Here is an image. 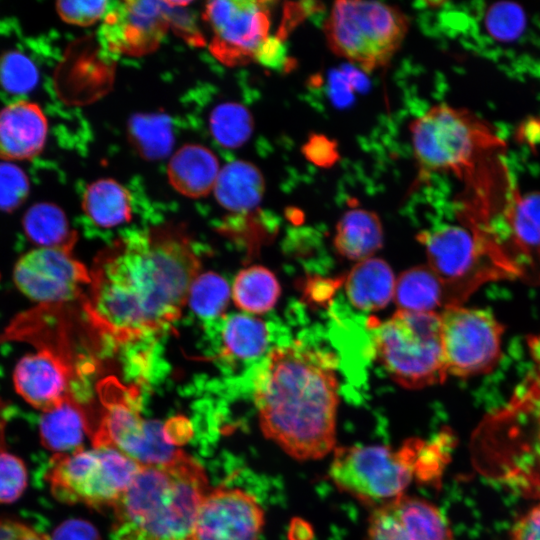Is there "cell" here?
Here are the masks:
<instances>
[{"instance_id": "ba28073f", "label": "cell", "mask_w": 540, "mask_h": 540, "mask_svg": "<svg viewBox=\"0 0 540 540\" xmlns=\"http://www.w3.org/2000/svg\"><path fill=\"white\" fill-rule=\"evenodd\" d=\"M36 351L23 356L13 371L16 392L32 407L49 411L66 399L80 401L88 364L75 360L64 321L37 327L26 338Z\"/></svg>"}, {"instance_id": "7a4b0ae2", "label": "cell", "mask_w": 540, "mask_h": 540, "mask_svg": "<svg viewBox=\"0 0 540 540\" xmlns=\"http://www.w3.org/2000/svg\"><path fill=\"white\" fill-rule=\"evenodd\" d=\"M334 355L302 341L272 348L252 372L263 435L298 461L336 448L339 382Z\"/></svg>"}, {"instance_id": "d4e9b609", "label": "cell", "mask_w": 540, "mask_h": 540, "mask_svg": "<svg viewBox=\"0 0 540 540\" xmlns=\"http://www.w3.org/2000/svg\"><path fill=\"white\" fill-rule=\"evenodd\" d=\"M394 302L398 310L436 312L451 306L445 284L428 265L403 271L396 279Z\"/></svg>"}, {"instance_id": "7c38bea8", "label": "cell", "mask_w": 540, "mask_h": 540, "mask_svg": "<svg viewBox=\"0 0 540 540\" xmlns=\"http://www.w3.org/2000/svg\"><path fill=\"white\" fill-rule=\"evenodd\" d=\"M447 374L468 378L491 372L501 357L504 327L479 308L454 305L440 313Z\"/></svg>"}, {"instance_id": "9a60e30c", "label": "cell", "mask_w": 540, "mask_h": 540, "mask_svg": "<svg viewBox=\"0 0 540 540\" xmlns=\"http://www.w3.org/2000/svg\"><path fill=\"white\" fill-rule=\"evenodd\" d=\"M171 1L114 2L100 28V42L113 54L142 56L154 51L172 25Z\"/></svg>"}, {"instance_id": "cb8c5ba5", "label": "cell", "mask_w": 540, "mask_h": 540, "mask_svg": "<svg viewBox=\"0 0 540 540\" xmlns=\"http://www.w3.org/2000/svg\"><path fill=\"white\" fill-rule=\"evenodd\" d=\"M383 240L379 216L368 209L352 208L338 221L333 243L341 256L360 262L371 258L382 247Z\"/></svg>"}, {"instance_id": "8d00e7d4", "label": "cell", "mask_w": 540, "mask_h": 540, "mask_svg": "<svg viewBox=\"0 0 540 540\" xmlns=\"http://www.w3.org/2000/svg\"><path fill=\"white\" fill-rule=\"evenodd\" d=\"M49 540H100V536L89 522L71 519L61 523Z\"/></svg>"}, {"instance_id": "5bb4252c", "label": "cell", "mask_w": 540, "mask_h": 540, "mask_svg": "<svg viewBox=\"0 0 540 540\" xmlns=\"http://www.w3.org/2000/svg\"><path fill=\"white\" fill-rule=\"evenodd\" d=\"M204 19L213 31L211 51L227 65L255 60L269 37L270 9L267 3L250 0L208 2Z\"/></svg>"}, {"instance_id": "60d3db41", "label": "cell", "mask_w": 540, "mask_h": 540, "mask_svg": "<svg viewBox=\"0 0 540 540\" xmlns=\"http://www.w3.org/2000/svg\"><path fill=\"white\" fill-rule=\"evenodd\" d=\"M306 155L311 161L316 164L327 165L332 163L333 145L325 137L316 136L311 139L306 146Z\"/></svg>"}, {"instance_id": "ac0fdd59", "label": "cell", "mask_w": 540, "mask_h": 540, "mask_svg": "<svg viewBox=\"0 0 540 540\" xmlns=\"http://www.w3.org/2000/svg\"><path fill=\"white\" fill-rule=\"evenodd\" d=\"M206 358L224 370L262 360L271 350L268 323L247 314L222 315L204 322Z\"/></svg>"}, {"instance_id": "d6a6232c", "label": "cell", "mask_w": 540, "mask_h": 540, "mask_svg": "<svg viewBox=\"0 0 540 540\" xmlns=\"http://www.w3.org/2000/svg\"><path fill=\"white\" fill-rule=\"evenodd\" d=\"M39 73L25 54L10 51L0 57V86L11 94H25L34 89Z\"/></svg>"}, {"instance_id": "603a6c76", "label": "cell", "mask_w": 540, "mask_h": 540, "mask_svg": "<svg viewBox=\"0 0 540 540\" xmlns=\"http://www.w3.org/2000/svg\"><path fill=\"white\" fill-rule=\"evenodd\" d=\"M90 431L84 407L73 397L43 412L39 422L42 445L56 454H67L82 449L83 441Z\"/></svg>"}, {"instance_id": "8fae6325", "label": "cell", "mask_w": 540, "mask_h": 540, "mask_svg": "<svg viewBox=\"0 0 540 540\" xmlns=\"http://www.w3.org/2000/svg\"><path fill=\"white\" fill-rule=\"evenodd\" d=\"M417 238L425 247L427 265L445 284L451 306L461 305L487 281L506 279L467 226L445 224Z\"/></svg>"}, {"instance_id": "d590c367", "label": "cell", "mask_w": 540, "mask_h": 540, "mask_svg": "<svg viewBox=\"0 0 540 540\" xmlns=\"http://www.w3.org/2000/svg\"><path fill=\"white\" fill-rule=\"evenodd\" d=\"M114 2L110 1H59L56 10L60 18L69 24L89 26L105 18Z\"/></svg>"}, {"instance_id": "7402d4cb", "label": "cell", "mask_w": 540, "mask_h": 540, "mask_svg": "<svg viewBox=\"0 0 540 540\" xmlns=\"http://www.w3.org/2000/svg\"><path fill=\"white\" fill-rule=\"evenodd\" d=\"M213 190L223 208L232 213L245 214L260 204L265 192V180L253 163L236 160L220 170Z\"/></svg>"}, {"instance_id": "52a82bcc", "label": "cell", "mask_w": 540, "mask_h": 540, "mask_svg": "<svg viewBox=\"0 0 540 540\" xmlns=\"http://www.w3.org/2000/svg\"><path fill=\"white\" fill-rule=\"evenodd\" d=\"M423 440L399 448L350 445L334 449L329 467L333 484L358 501L376 507L402 494L413 478L420 480Z\"/></svg>"}, {"instance_id": "484cf974", "label": "cell", "mask_w": 540, "mask_h": 540, "mask_svg": "<svg viewBox=\"0 0 540 540\" xmlns=\"http://www.w3.org/2000/svg\"><path fill=\"white\" fill-rule=\"evenodd\" d=\"M82 208L93 226L112 230L133 219L129 191L113 179H99L89 184L83 194Z\"/></svg>"}, {"instance_id": "e0dca14e", "label": "cell", "mask_w": 540, "mask_h": 540, "mask_svg": "<svg viewBox=\"0 0 540 540\" xmlns=\"http://www.w3.org/2000/svg\"><path fill=\"white\" fill-rule=\"evenodd\" d=\"M366 540H452L451 527L433 503L405 493L373 508Z\"/></svg>"}, {"instance_id": "5b68a950", "label": "cell", "mask_w": 540, "mask_h": 540, "mask_svg": "<svg viewBox=\"0 0 540 540\" xmlns=\"http://www.w3.org/2000/svg\"><path fill=\"white\" fill-rule=\"evenodd\" d=\"M372 328L374 354L397 384L422 389L446 380L438 312L397 310Z\"/></svg>"}, {"instance_id": "1f68e13d", "label": "cell", "mask_w": 540, "mask_h": 540, "mask_svg": "<svg viewBox=\"0 0 540 540\" xmlns=\"http://www.w3.org/2000/svg\"><path fill=\"white\" fill-rule=\"evenodd\" d=\"M484 26L494 40L510 42L523 33L526 15L523 8L514 2H496L487 9Z\"/></svg>"}, {"instance_id": "74e56055", "label": "cell", "mask_w": 540, "mask_h": 540, "mask_svg": "<svg viewBox=\"0 0 540 540\" xmlns=\"http://www.w3.org/2000/svg\"><path fill=\"white\" fill-rule=\"evenodd\" d=\"M510 540H540V505L531 508L515 522Z\"/></svg>"}, {"instance_id": "4316f807", "label": "cell", "mask_w": 540, "mask_h": 540, "mask_svg": "<svg viewBox=\"0 0 540 540\" xmlns=\"http://www.w3.org/2000/svg\"><path fill=\"white\" fill-rule=\"evenodd\" d=\"M22 227L28 240L38 248H73L77 234L70 228L64 211L49 202L32 205L23 215Z\"/></svg>"}, {"instance_id": "9c48e42d", "label": "cell", "mask_w": 540, "mask_h": 540, "mask_svg": "<svg viewBox=\"0 0 540 540\" xmlns=\"http://www.w3.org/2000/svg\"><path fill=\"white\" fill-rule=\"evenodd\" d=\"M141 466L116 448L93 446L56 454L46 473L52 495L61 502L114 507Z\"/></svg>"}, {"instance_id": "7bdbcfd3", "label": "cell", "mask_w": 540, "mask_h": 540, "mask_svg": "<svg viewBox=\"0 0 540 540\" xmlns=\"http://www.w3.org/2000/svg\"><path fill=\"white\" fill-rule=\"evenodd\" d=\"M534 403L538 406V410L536 411L537 413V418H536V422H537V426H536V434H535V438L536 440L540 443V400L538 401H534Z\"/></svg>"}, {"instance_id": "4dcf8cb0", "label": "cell", "mask_w": 540, "mask_h": 540, "mask_svg": "<svg viewBox=\"0 0 540 540\" xmlns=\"http://www.w3.org/2000/svg\"><path fill=\"white\" fill-rule=\"evenodd\" d=\"M209 123L214 139L228 148L244 144L253 131L250 112L243 105L233 102L217 105L211 112Z\"/></svg>"}, {"instance_id": "4fadbf2b", "label": "cell", "mask_w": 540, "mask_h": 540, "mask_svg": "<svg viewBox=\"0 0 540 540\" xmlns=\"http://www.w3.org/2000/svg\"><path fill=\"white\" fill-rule=\"evenodd\" d=\"M73 248H36L22 255L13 268L19 291L40 305L82 300L90 271L72 254Z\"/></svg>"}, {"instance_id": "f35d334b", "label": "cell", "mask_w": 540, "mask_h": 540, "mask_svg": "<svg viewBox=\"0 0 540 540\" xmlns=\"http://www.w3.org/2000/svg\"><path fill=\"white\" fill-rule=\"evenodd\" d=\"M286 49L281 40L268 37L258 49L255 60L270 68L278 69L285 65Z\"/></svg>"}, {"instance_id": "f1b7e54d", "label": "cell", "mask_w": 540, "mask_h": 540, "mask_svg": "<svg viewBox=\"0 0 540 540\" xmlns=\"http://www.w3.org/2000/svg\"><path fill=\"white\" fill-rule=\"evenodd\" d=\"M128 139L145 160L165 158L172 150L174 135L171 118L163 113H136L127 124Z\"/></svg>"}, {"instance_id": "8992f818", "label": "cell", "mask_w": 540, "mask_h": 540, "mask_svg": "<svg viewBox=\"0 0 540 540\" xmlns=\"http://www.w3.org/2000/svg\"><path fill=\"white\" fill-rule=\"evenodd\" d=\"M408 30L409 19L400 8L378 1H336L324 23L331 51L366 72L387 65Z\"/></svg>"}, {"instance_id": "44dd1931", "label": "cell", "mask_w": 540, "mask_h": 540, "mask_svg": "<svg viewBox=\"0 0 540 540\" xmlns=\"http://www.w3.org/2000/svg\"><path fill=\"white\" fill-rule=\"evenodd\" d=\"M396 278L383 259L371 257L358 262L345 279L350 303L362 311H377L394 298Z\"/></svg>"}, {"instance_id": "277c9868", "label": "cell", "mask_w": 540, "mask_h": 540, "mask_svg": "<svg viewBox=\"0 0 540 540\" xmlns=\"http://www.w3.org/2000/svg\"><path fill=\"white\" fill-rule=\"evenodd\" d=\"M409 130L420 176L451 172L472 183L481 162L505 147L488 122L467 109L445 103L415 118Z\"/></svg>"}, {"instance_id": "f546056e", "label": "cell", "mask_w": 540, "mask_h": 540, "mask_svg": "<svg viewBox=\"0 0 540 540\" xmlns=\"http://www.w3.org/2000/svg\"><path fill=\"white\" fill-rule=\"evenodd\" d=\"M231 296L228 282L215 272L199 274L191 284L188 304L204 322L222 316Z\"/></svg>"}, {"instance_id": "30bf717a", "label": "cell", "mask_w": 540, "mask_h": 540, "mask_svg": "<svg viewBox=\"0 0 540 540\" xmlns=\"http://www.w3.org/2000/svg\"><path fill=\"white\" fill-rule=\"evenodd\" d=\"M100 392L104 410L92 435L93 446L116 448L140 466L167 464L181 452L165 424L142 418L136 386H124L109 378Z\"/></svg>"}, {"instance_id": "ab89813d", "label": "cell", "mask_w": 540, "mask_h": 540, "mask_svg": "<svg viewBox=\"0 0 540 540\" xmlns=\"http://www.w3.org/2000/svg\"><path fill=\"white\" fill-rule=\"evenodd\" d=\"M0 540H49V538L20 521L2 518Z\"/></svg>"}, {"instance_id": "d6986e66", "label": "cell", "mask_w": 540, "mask_h": 540, "mask_svg": "<svg viewBox=\"0 0 540 540\" xmlns=\"http://www.w3.org/2000/svg\"><path fill=\"white\" fill-rule=\"evenodd\" d=\"M48 122L38 104L14 101L0 110V160L25 161L43 150Z\"/></svg>"}, {"instance_id": "e575fe53", "label": "cell", "mask_w": 540, "mask_h": 540, "mask_svg": "<svg viewBox=\"0 0 540 540\" xmlns=\"http://www.w3.org/2000/svg\"><path fill=\"white\" fill-rule=\"evenodd\" d=\"M26 173L12 162H0V211L12 212L19 208L29 194Z\"/></svg>"}, {"instance_id": "3957f363", "label": "cell", "mask_w": 540, "mask_h": 540, "mask_svg": "<svg viewBox=\"0 0 540 540\" xmlns=\"http://www.w3.org/2000/svg\"><path fill=\"white\" fill-rule=\"evenodd\" d=\"M203 467L181 452L169 463L141 466L113 507L115 540H190L209 492Z\"/></svg>"}, {"instance_id": "ffe728a7", "label": "cell", "mask_w": 540, "mask_h": 540, "mask_svg": "<svg viewBox=\"0 0 540 540\" xmlns=\"http://www.w3.org/2000/svg\"><path fill=\"white\" fill-rule=\"evenodd\" d=\"M219 172L217 157L199 144L182 146L171 157L167 169L172 187L190 198L209 194L214 189Z\"/></svg>"}, {"instance_id": "6da1fadb", "label": "cell", "mask_w": 540, "mask_h": 540, "mask_svg": "<svg viewBox=\"0 0 540 540\" xmlns=\"http://www.w3.org/2000/svg\"><path fill=\"white\" fill-rule=\"evenodd\" d=\"M200 258L173 225L132 229L95 258L84 314L106 343L128 360L152 357L155 344L180 318Z\"/></svg>"}, {"instance_id": "83f0119b", "label": "cell", "mask_w": 540, "mask_h": 540, "mask_svg": "<svg viewBox=\"0 0 540 540\" xmlns=\"http://www.w3.org/2000/svg\"><path fill=\"white\" fill-rule=\"evenodd\" d=\"M280 294L281 287L274 273L260 265L239 271L231 289L235 305L251 314H264L270 311Z\"/></svg>"}, {"instance_id": "b9f144b4", "label": "cell", "mask_w": 540, "mask_h": 540, "mask_svg": "<svg viewBox=\"0 0 540 540\" xmlns=\"http://www.w3.org/2000/svg\"><path fill=\"white\" fill-rule=\"evenodd\" d=\"M529 346L533 359L540 367V335L531 338Z\"/></svg>"}, {"instance_id": "2e32d148", "label": "cell", "mask_w": 540, "mask_h": 540, "mask_svg": "<svg viewBox=\"0 0 540 540\" xmlns=\"http://www.w3.org/2000/svg\"><path fill=\"white\" fill-rule=\"evenodd\" d=\"M264 512L251 494L218 487L204 497L190 540H259Z\"/></svg>"}, {"instance_id": "836d02e7", "label": "cell", "mask_w": 540, "mask_h": 540, "mask_svg": "<svg viewBox=\"0 0 540 540\" xmlns=\"http://www.w3.org/2000/svg\"><path fill=\"white\" fill-rule=\"evenodd\" d=\"M28 484V471L18 456L0 450V504L15 502Z\"/></svg>"}]
</instances>
